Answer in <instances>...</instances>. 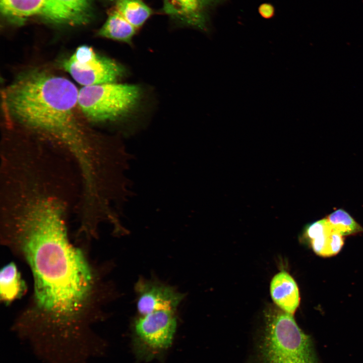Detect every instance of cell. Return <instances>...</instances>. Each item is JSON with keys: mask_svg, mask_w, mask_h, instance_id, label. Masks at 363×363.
I'll return each instance as SVG.
<instances>
[{"mask_svg": "<svg viewBox=\"0 0 363 363\" xmlns=\"http://www.w3.org/2000/svg\"><path fill=\"white\" fill-rule=\"evenodd\" d=\"M228 0H162V12L176 24L207 33L211 18Z\"/></svg>", "mask_w": 363, "mask_h": 363, "instance_id": "52a82bcc", "label": "cell"}, {"mask_svg": "<svg viewBox=\"0 0 363 363\" xmlns=\"http://www.w3.org/2000/svg\"><path fill=\"white\" fill-rule=\"evenodd\" d=\"M26 290V286L18 270L16 264L11 262L4 267L0 272V298L9 305L20 298Z\"/></svg>", "mask_w": 363, "mask_h": 363, "instance_id": "7c38bea8", "label": "cell"}, {"mask_svg": "<svg viewBox=\"0 0 363 363\" xmlns=\"http://www.w3.org/2000/svg\"><path fill=\"white\" fill-rule=\"evenodd\" d=\"M326 218L332 229L343 236L363 232V228L343 209H337Z\"/></svg>", "mask_w": 363, "mask_h": 363, "instance_id": "2e32d148", "label": "cell"}, {"mask_svg": "<svg viewBox=\"0 0 363 363\" xmlns=\"http://www.w3.org/2000/svg\"><path fill=\"white\" fill-rule=\"evenodd\" d=\"M137 30L114 8L98 34L102 37L130 44Z\"/></svg>", "mask_w": 363, "mask_h": 363, "instance_id": "4fadbf2b", "label": "cell"}, {"mask_svg": "<svg viewBox=\"0 0 363 363\" xmlns=\"http://www.w3.org/2000/svg\"><path fill=\"white\" fill-rule=\"evenodd\" d=\"M270 294L278 308L294 315L299 304V290L295 280L287 272L281 271L273 277Z\"/></svg>", "mask_w": 363, "mask_h": 363, "instance_id": "8fae6325", "label": "cell"}, {"mask_svg": "<svg viewBox=\"0 0 363 363\" xmlns=\"http://www.w3.org/2000/svg\"><path fill=\"white\" fill-rule=\"evenodd\" d=\"M257 355L259 363H320L311 337L293 315L271 305L264 312Z\"/></svg>", "mask_w": 363, "mask_h": 363, "instance_id": "3957f363", "label": "cell"}, {"mask_svg": "<svg viewBox=\"0 0 363 363\" xmlns=\"http://www.w3.org/2000/svg\"><path fill=\"white\" fill-rule=\"evenodd\" d=\"M141 94L137 85L116 82L83 86L79 90L78 107L90 121L116 120L133 111Z\"/></svg>", "mask_w": 363, "mask_h": 363, "instance_id": "277c9868", "label": "cell"}, {"mask_svg": "<svg viewBox=\"0 0 363 363\" xmlns=\"http://www.w3.org/2000/svg\"><path fill=\"white\" fill-rule=\"evenodd\" d=\"M63 68L79 84L88 86L114 83L124 75V68L102 56L89 46L78 47L62 64Z\"/></svg>", "mask_w": 363, "mask_h": 363, "instance_id": "8992f818", "label": "cell"}, {"mask_svg": "<svg viewBox=\"0 0 363 363\" xmlns=\"http://www.w3.org/2000/svg\"><path fill=\"white\" fill-rule=\"evenodd\" d=\"M78 94L68 79L36 68L19 74L4 89L2 105L10 122L67 146L89 168L87 137L77 113Z\"/></svg>", "mask_w": 363, "mask_h": 363, "instance_id": "7a4b0ae2", "label": "cell"}, {"mask_svg": "<svg viewBox=\"0 0 363 363\" xmlns=\"http://www.w3.org/2000/svg\"><path fill=\"white\" fill-rule=\"evenodd\" d=\"M92 0H45L38 14L52 23L80 25L90 19Z\"/></svg>", "mask_w": 363, "mask_h": 363, "instance_id": "9c48e42d", "label": "cell"}, {"mask_svg": "<svg viewBox=\"0 0 363 363\" xmlns=\"http://www.w3.org/2000/svg\"><path fill=\"white\" fill-rule=\"evenodd\" d=\"M301 237L316 254L324 257L337 254L344 244L343 236L332 229L326 218L306 225Z\"/></svg>", "mask_w": 363, "mask_h": 363, "instance_id": "30bf717a", "label": "cell"}, {"mask_svg": "<svg viewBox=\"0 0 363 363\" xmlns=\"http://www.w3.org/2000/svg\"><path fill=\"white\" fill-rule=\"evenodd\" d=\"M139 315L160 310L176 311L185 295L157 279L140 278L135 285Z\"/></svg>", "mask_w": 363, "mask_h": 363, "instance_id": "ba28073f", "label": "cell"}, {"mask_svg": "<svg viewBox=\"0 0 363 363\" xmlns=\"http://www.w3.org/2000/svg\"><path fill=\"white\" fill-rule=\"evenodd\" d=\"M176 311L139 315L132 323L133 346L138 359L160 358L172 344L177 328Z\"/></svg>", "mask_w": 363, "mask_h": 363, "instance_id": "5b68a950", "label": "cell"}, {"mask_svg": "<svg viewBox=\"0 0 363 363\" xmlns=\"http://www.w3.org/2000/svg\"><path fill=\"white\" fill-rule=\"evenodd\" d=\"M45 0H1L3 16L12 22L20 24L28 18L39 14Z\"/></svg>", "mask_w": 363, "mask_h": 363, "instance_id": "5bb4252c", "label": "cell"}, {"mask_svg": "<svg viewBox=\"0 0 363 363\" xmlns=\"http://www.w3.org/2000/svg\"><path fill=\"white\" fill-rule=\"evenodd\" d=\"M114 8L137 29L142 27L153 13L143 0H115Z\"/></svg>", "mask_w": 363, "mask_h": 363, "instance_id": "9a60e30c", "label": "cell"}, {"mask_svg": "<svg viewBox=\"0 0 363 363\" xmlns=\"http://www.w3.org/2000/svg\"><path fill=\"white\" fill-rule=\"evenodd\" d=\"M4 244L26 262L33 278L29 307L13 331L32 348L54 356L78 354L97 335L93 325L101 318L100 278L81 250L70 242L59 210H35L15 223Z\"/></svg>", "mask_w": 363, "mask_h": 363, "instance_id": "6da1fadb", "label": "cell"}, {"mask_svg": "<svg viewBox=\"0 0 363 363\" xmlns=\"http://www.w3.org/2000/svg\"><path fill=\"white\" fill-rule=\"evenodd\" d=\"M258 11L260 15L265 19L272 18L275 13L274 7L269 3H264L261 5L258 8Z\"/></svg>", "mask_w": 363, "mask_h": 363, "instance_id": "e0dca14e", "label": "cell"}]
</instances>
